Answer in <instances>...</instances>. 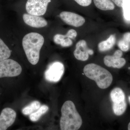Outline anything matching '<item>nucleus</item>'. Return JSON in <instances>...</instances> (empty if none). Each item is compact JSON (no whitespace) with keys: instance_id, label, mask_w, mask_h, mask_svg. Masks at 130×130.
Instances as JSON below:
<instances>
[{"instance_id":"nucleus-27","label":"nucleus","mask_w":130,"mask_h":130,"mask_svg":"<svg viewBox=\"0 0 130 130\" xmlns=\"http://www.w3.org/2000/svg\"><path fill=\"white\" fill-rule=\"evenodd\" d=\"M128 100H129V102L130 103V96H128Z\"/></svg>"},{"instance_id":"nucleus-5","label":"nucleus","mask_w":130,"mask_h":130,"mask_svg":"<svg viewBox=\"0 0 130 130\" xmlns=\"http://www.w3.org/2000/svg\"><path fill=\"white\" fill-rule=\"evenodd\" d=\"M22 71L21 66L15 60L8 59L0 61V78L17 76Z\"/></svg>"},{"instance_id":"nucleus-26","label":"nucleus","mask_w":130,"mask_h":130,"mask_svg":"<svg viewBox=\"0 0 130 130\" xmlns=\"http://www.w3.org/2000/svg\"><path fill=\"white\" fill-rule=\"evenodd\" d=\"M128 130H130V122L128 125Z\"/></svg>"},{"instance_id":"nucleus-22","label":"nucleus","mask_w":130,"mask_h":130,"mask_svg":"<svg viewBox=\"0 0 130 130\" xmlns=\"http://www.w3.org/2000/svg\"><path fill=\"white\" fill-rule=\"evenodd\" d=\"M79 5L83 7H87L91 4L92 0H74Z\"/></svg>"},{"instance_id":"nucleus-2","label":"nucleus","mask_w":130,"mask_h":130,"mask_svg":"<svg viewBox=\"0 0 130 130\" xmlns=\"http://www.w3.org/2000/svg\"><path fill=\"white\" fill-rule=\"evenodd\" d=\"M44 42V37L37 32L28 33L23 38L22 44L24 51L31 64L36 65L39 61L40 50Z\"/></svg>"},{"instance_id":"nucleus-23","label":"nucleus","mask_w":130,"mask_h":130,"mask_svg":"<svg viewBox=\"0 0 130 130\" xmlns=\"http://www.w3.org/2000/svg\"><path fill=\"white\" fill-rule=\"evenodd\" d=\"M66 35L68 38L71 39H74L76 37L77 32L76 30L72 29L68 31Z\"/></svg>"},{"instance_id":"nucleus-19","label":"nucleus","mask_w":130,"mask_h":130,"mask_svg":"<svg viewBox=\"0 0 130 130\" xmlns=\"http://www.w3.org/2000/svg\"><path fill=\"white\" fill-rule=\"evenodd\" d=\"M118 46L119 48L124 52L128 51L130 48V43L123 38L118 42Z\"/></svg>"},{"instance_id":"nucleus-9","label":"nucleus","mask_w":130,"mask_h":130,"mask_svg":"<svg viewBox=\"0 0 130 130\" xmlns=\"http://www.w3.org/2000/svg\"><path fill=\"white\" fill-rule=\"evenodd\" d=\"M122 55V51L116 50L112 56L107 55L104 57V64L108 67L121 68L125 66L126 63L125 59L121 58Z\"/></svg>"},{"instance_id":"nucleus-21","label":"nucleus","mask_w":130,"mask_h":130,"mask_svg":"<svg viewBox=\"0 0 130 130\" xmlns=\"http://www.w3.org/2000/svg\"><path fill=\"white\" fill-rule=\"evenodd\" d=\"M72 43L73 42L71 39L67 38L62 41L60 44L63 47H68L71 46Z\"/></svg>"},{"instance_id":"nucleus-7","label":"nucleus","mask_w":130,"mask_h":130,"mask_svg":"<svg viewBox=\"0 0 130 130\" xmlns=\"http://www.w3.org/2000/svg\"><path fill=\"white\" fill-rule=\"evenodd\" d=\"M51 2V0H28L26 9L28 14L42 16L46 13L48 5Z\"/></svg>"},{"instance_id":"nucleus-10","label":"nucleus","mask_w":130,"mask_h":130,"mask_svg":"<svg viewBox=\"0 0 130 130\" xmlns=\"http://www.w3.org/2000/svg\"><path fill=\"white\" fill-rule=\"evenodd\" d=\"M60 17L66 23L76 27L81 26L85 22V19L83 16L72 12H61Z\"/></svg>"},{"instance_id":"nucleus-25","label":"nucleus","mask_w":130,"mask_h":130,"mask_svg":"<svg viewBox=\"0 0 130 130\" xmlns=\"http://www.w3.org/2000/svg\"><path fill=\"white\" fill-rule=\"evenodd\" d=\"M124 0H112L118 6L122 7Z\"/></svg>"},{"instance_id":"nucleus-13","label":"nucleus","mask_w":130,"mask_h":130,"mask_svg":"<svg viewBox=\"0 0 130 130\" xmlns=\"http://www.w3.org/2000/svg\"><path fill=\"white\" fill-rule=\"evenodd\" d=\"M116 42V38L114 35L110 36L108 39L99 43L98 48L100 51H108L113 47Z\"/></svg>"},{"instance_id":"nucleus-1","label":"nucleus","mask_w":130,"mask_h":130,"mask_svg":"<svg viewBox=\"0 0 130 130\" xmlns=\"http://www.w3.org/2000/svg\"><path fill=\"white\" fill-rule=\"evenodd\" d=\"M59 121L60 130H78L83 124L80 115L72 101L64 102L61 108Z\"/></svg>"},{"instance_id":"nucleus-20","label":"nucleus","mask_w":130,"mask_h":130,"mask_svg":"<svg viewBox=\"0 0 130 130\" xmlns=\"http://www.w3.org/2000/svg\"><path fill=\"white\" fill-rule=\"evenodd\" d=\"M68 38L66 35H64L57 34L54 36V41L56 44H60L61 42L65 38Z\"/></svg>"},{"instance_id":"nucleus-8","label":"nucleus","mask_w":130,"mask_h":130,"mask_svg":"<svg viewBox=\"0 0 130 130\" xmlns=\"http://www.w3.org/2000/svg\"><path fill=\"white\" fill-rule=\"evenodd\" d=\"M17 114L13 109L6 108L0 115V130H7L16 120Z\"/></svg>"},{"instance_id":"nucleus-12","label":"nucleus","mask_w":130,"mask_h":130,"mask_svg":"<svg viewBox=\"0 0 130 130\" xmlns=\"http://www.w3.org/2000/svg\"><path fill=\"white\" fill-rule=\"evenodd\" d=\"M23 19L26 24L34 28H42L47 25L46 20L40 16L25 13Z\"/></svg>"},{"instance_id":"nucleus-3","label":"nucleus","mask_w":130,"mask_h":130,"mask_svg":"<svg viewBox=\"0 0 130 130\" xmlns=\"http://www.w3.org/2000/svg\"><path fill=\"white\" fill-rule=\"evenodd\" d=\"M83 71L86 77L95 81L100 88H107L112 82L113 77L111 73L96 64L90 63L86 65Z\"/></svg>"},{"instance_id":"nucleus-6","label":"nucleus","mask_w":130,"mask_h":130,"mask_svg":"<svg viewBox=\"0 0 130 130\" xmlns=\"http://www.w3.org/2000/svg\"><path fill=\"white\" fill-rule=\"evenodd\" d=\"M64 72V67L63 63L55 61L49 65L44 73V77L49 82L57 83L61 79Z\"/></svg>"},{"instance_id":"nucleus-11","label":"nucleus","mask_w":130,"mask_h":130,"mask_svg":"<svg viewBox=\"0 0 130 130\" xmlns=\"http://www.w3.org/2000/svg\"><path fill=\"white\" fill-rule=\"evenodd\" d=\"M94 52L88 48L85 40H81L77 43L74 52L75 58L78 60L85 61L88 59L89 55H92Z\"/></svg>"},{"instance_id":"nucleus-24","label":"nucleus","mask_w":130,"mask_h":130,"mask_svg":"<svg viewBox=\"0 0 130 130\" xmlns=\"http://www.w3.org/2000/svg\"><path fill=\"white\" fill-rule=\"evenodd\" d=\"M123 39L130 43V32H126L124 34Z\"/></svg>"},{"instance_id":"nucleus-29","label":"nucleus","mask_w":130,"mask_h":130,"mask_svg":"<svg viewBox=\"0 0 130 130\" xmlns=\"http://www.w3.org/2000/svg\"><path fill=\"white\" fill-rule=\"evenodd\" d=\"M21 130V129H17V130Z\"/></svg>"},{"instance_id":"nucleus-16","label":"nucleus","mask_w":130,"mask_h":130,"mask_svg":"<svg viewBox=\"0 0 130 130\" xmlns=\"http://www.w3.org/2000/svg\"><path fill=\"white\" fill-rule=\"evenodd\" d=\"M41 103L38 101H34L29 105L26 106L23 108L22 112L24 115L29 116L31 113L36 112L40 108L41 106Z\"/></svg>"},{"instance_id":"nucleus-18","label":"nucleus","mask_w":130,"mask_h":130,"mask_svg":"<svg viewBox=\"0 0 130 130\" xmlns=\"http://www.w3.org/2000/svg\"><path fill=\"white\" fill-rule=\"evenodd\" d=\"M122 8L124 18L126 20L130 21V0H124Z\"/></svg>"},{"instance_id":"nucleus-14","label":"nucleus","mask_w":130,"mask_h":130,"mask_svg":"<svg viewBox=\"0 0 130 130\" xmlns=\"http://www.w3.org/2000/svg\"><path fill=\"white\" fill-rule=\"evenodd\" d=\"M95 5L98 9L103 11L113 10V3L111 0H93Z\"/></svg>"},{"instance_id":"nucleus-17","label":"nucleus","mask_w":130,"mask_h":130,"mask_svg":"<svg viewBox=\"0 0 130 130\" xmlns=\"http://www.w3.org/2000/svg\"><path fill=\"white\" fill-rule=\"evenodd\" d=\"M11 51L3 41L0 38V61L8 59L11 56Z\"/></svg>"},{"instance_id":"nucleus-15","label":"nucleus","mask_w":130,"mask_h":130,"mask_svg":"<svg viewBox=\"0 0 130 130\" xmlns=\"http://www.w3.org/2000/svg\"><path fill=\"white\" fill-rule=\"evenodd\" d=\"M48 109V107L47 105H42L38 110L29 116L30 120L32 122H37L41 117L47 112Z\"/></svg>"},{"instance_id":"nucleus-28","label":"nucleus","mask_w":130,"mask_h":130,"mask_svg":"<svg viewBox=\"0 0 130 130\" xmlns=\"http://www.w3.org/2000/svg\"><path fill=\"white\" fill-rule=\"evenodd\" d=\"M46 130H53L51 129H47Z\"/></svg>"},{"instance_id":"nucleus-4","label":"nucleus","mask_w":130,"mask_h":130,"mask_svg":"<svg viewBox=\"0 0 130 130\" xmlns=\"http://www.w3.org/2000/svg\"><path fill=\"white\" fill-rule=\"evenodd\" d=\"M110 96L114 113L117 116L122 115L127 108L125 94L123 90L119 88H115L111 91Z\"/></svg>"}]
</instances>
